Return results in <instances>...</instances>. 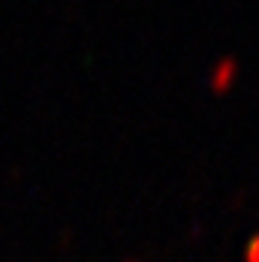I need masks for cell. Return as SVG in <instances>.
Returning a JSON list of instances; mask_svg holds the SVG:
<instances>
[{"mask_svg": "<svg viewBox=\"0 0 259 262\" xmlns=\"http://www.w3.org/2000/svg\"><path fill=\"white\" fill-rule=\"evenodd\" d=\"M247 262H259V238L247 247Z\"/></svg>", "mask_w": 259, "mask_h": 262, "instance_id": "1", "label": "cell"}]
</instances>
